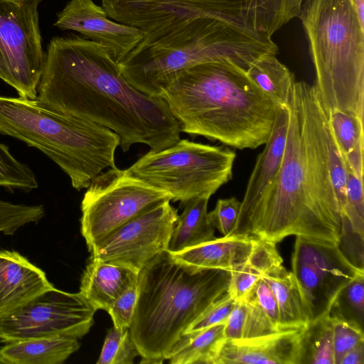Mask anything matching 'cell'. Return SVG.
Returning a JSON list of instances; mask_svg holds the SVG:
<instances>
[{"label": "cell", "instance_id": "cell-29", "mask_svg": "<svg viewBox=\"0 0 364 364\" xmlns=\"http://www.w3.org/2000/svg\"><path fill=\"white\" fill-rule=\"evenodd\" d=\"M38 186L32 169L16 159L7 145L0 142V187L29 192Z\"/></svg>", "mask_w": 364, "mask_h": 364}, {"label": "cell", "instance_id": "cell-16", "mask_svg": "<svg viewBox=\"0 0 364 364\" xmlns=\"http://www.w3.org/2000/svg\"><path fill=\"white\" fill-rule=\"evenodd\" d=\"M304 328L251 338H222L209 364H301Z\"/></svg>", "mask_w": 364, "mask_h": 364}, {"label": "cell", "instance_id": "cell-10", "mask_svg": "<svg viewBox=\"0 0 364 364\" xmlns=\"http://www.w3.org/2000/svg\"><path fill=\"white\" fill-rule=\"evenodd\" d=\"M168 192L131 175L109 168L95 176L81 202V234L89 252L116 228L149 206L171 200Z\"/></svg>", "mask_w": 364, "mask_h": 364}, {"label": "cell", "instance_id": "cell-36", "mask_svg": "<svg viewBox=\"0 0 364 364\" xmlns=\"http://www.w3.org/2000/svg\"><path fill=\"white\" fill-rule=\"evenodd\" d=\"M138 298V284L130 287L111 304L107 311L113 326L119 329L129 328Z\"/></svg>", "mask_w": 364, "mask_h": 364}, {"label": "cell", "instance_id": "cell-35", "mask_svg": "<svg viewBox=\"0 0 364 364\" xmlns=\"http://www.w3.org/2000/svg\"><path fill=\"white\" fill-rule=\"evenodd\" d=\"M242 301L246 304V315L242 339L262 336L282 331L255 302L250 300Z\"/></svg>", "mask_w": 364, "mask_h": 364}, {"label": "cell", "instance_id": "cell-22", "mask_svg": "<svg viewBox=\"0 0 364 364\" xmlns=\"http://www.w3.org/2000/svg\"><path fill=\"white\" fill-rule=\"evenodd\" d=\"M262 277L269 284L277 300L282 330L306 326L310 317L295 277L282 264L272 267Z\"/></svg>", "mask_w": 364, "mask_h": 364}, {"label": "cell", "instance_id": "cell-13", "mask_svg": "<svg viewBox=\"0 0 364 364\" xmlns=\"http://www.w3.org/2000/svg\"><path fill=\"white\" fill-rule=\"evenodd\" d=\"M95 311L80 292L54 287L0 318V343L56 336L81 338L93 325Z\"/></svg>", "mask_w": 364, "mask_h": 364}, {"label": "cell", "instance_id": "cell-2", "mask_svg": "<svg viewBox=\"0 0 364 364\" xmlns=\"http://www.w3.org/2000/svg\"><path fill=\"white\" fill-rule=\"evenodd\" d=\"M280 169L231 235L278 243L291 235L340 245L343 220L324 152L311 134L302 136L293 97Z\"/></svg>", "mask_w": 364, "mask_h": 364}, {"label": "cell", "instance_id": "cell-21", "mask_svg": "<svg viewBox=\"0 0 364 364\" xmlns=\"http://www.w3.org/2000/svg\"><path fill=\"white\" fill-rule=\"evenodd\" d=\"M80 346L69 336H46L6 343L0 348L2 364H61Z\"/></svg>", "mask_w": 364, "mask_h": 364}, {"label": "cell", "instance_id": "cell-3", "mask_svg": "<svg viewBox=\"0 0 364 364\" xmlns=\"http://www.w3.org/2000/svg\"><path fill=\"white\" fill-rule=\"evenodd\" d=\"M161 97L181 132L237 149H255L269 139L282 107L228 60L208 62L181 73Z\"/></svg>", "mask_w": 364, "mask_h": 364}, {"label": "cell", "instance_id": "cell-42", "mask_svg": "<svg viewBox=\"0 0 364 364\" xmlns=\"http://www.w3.org/2000/svg\"><path fill=\"white\" fill-rule=\"evenodd\" d=\"M1 344V343H0ZM1 348V347H0Z\"/></svg>", "mask_w": 364, "mask_h": 364}, {"label": "cell", "instance_id": "cell-1", "mask_svg": "<svg viewBox=\"0 0 364 364\" xmlns=\"http://www.w3.org/2000/svg\"><path fill=\"white\" fill-rule=\"evenodd\" d=\"M37 98L53 111L112 130L124 151L135 144L159 151L180 139L166 102L135 88L106 48L85 37L50 41Z\"/></svg>", "mask_w": 364, "mask_h": 364}, {"label": "cell", "instance_id": "cell-18", "mask_svg": "<svg viewBox=\"0 0 364 364\" xmlns=\"http://www.w3.org/2000/svg\"><path fill=\"white\" fill-rule=\"evenodd\" d=\"M289 107L279 112L272 133L258 155L241 201L237 222L245 218L276 178L283 159L289 129ZM236 222V223H237Z\"/></svg>", "mask_w": 364, "mask_h": 364}, {"label": "cell", "instance_id": "cell-8", "mask_svg": "<svg viewBox=\"0 0 364 364\" xmlns=\"http://www.w3.org/2000/svg\"><path fill=\"white\" fill-rule=\"evenodd\" d=\"M304 0H101L114 21L156 35L210 18L266 38L298 17Z\"/></svg>", "mask_w": 364, "mask_h": 364}, {"label": "cell", "instance_id": "cell-15", "mask_svg": "<svg viewBox=\"0 0 364 364\" xmlns=\"http://www.w3.org/2000/svg\"><path fill=\"white\" fill-rule=\"evenodd\" d=\"M105 9L92 0H70L58 14L55 26L75 31L102 45L117 63L144 38V33L133 26L113 21Z\"/></svg>", "mask_w": 364, "mask_h": 364}, {"label": "cell", "instance_id": "cell-11", "mask_svg": "<svg viewBox=\"0 0 364 364\" xmlns=\"http://www.w3.org/2000/svg\"><path fill=\"white\" fill-rule=\"evenodd\" d=\"M42 0H0V79L21 97L35 99L46 53L38 6Z\"/></svg>", "mask_w": 364, "mask_h": 364}, {"label": "cell", "instance_id": "cell-6", "mask_svg": "<svg viewBox=\"0 0 364 364\" xmlns=\"http://www.w3.org/2000/svg\"><path fill=\"white\" fill-rule=\"evenodd\" d=\"M0 134L34 147L69 177L77 191L87 188L107 168L115 167L119 136L92 122L63 114L36 97L0 95Z\"/></svg>", "mask_w": 364, "mask_h": 364}, {"label": "cell", "instance_id": "cell-39", "mask_svg": "<svg viewBox=\"0 0 364 364\" xmlns=\"http://www.w3.org/2000/svg\"><path fill=\"white\" fill-rule=\"evenodd\" d=\"M245 315V302H237L225 323L223 338L242 339Z\"/></svg>", "mask_w": 364, "mask_h": 364}, {"label": "cell", "instance_id": "cell-14", "mask_svg": "<svg viewBox=\"0 0 364 364\" xmlns=\"http://www.w3.org/2000/svg\"><path fill=\"white\" fill-rule=\"evenodd\" d=\"M170 201L155 203L116 228L90 251V258L140 272L156 257L168 251L178 215Z\"/></svg>", "mask_w": 364, "mask_h": 364}, {"label": "cell", "instance_id": "cell-5", "mask_svg": "<svg viewBox=\"0 0 364 364\" xmlns=\"http://www.w3.org/2000/svg\"><path fill=\"white\" fill-rule=\"evenodd\" d=\"M278 50L272 38L250 35L216 19L198 18L163 33L144 36L118 66L135 88L161 97L181 73L196 65L228 60L247 70L260 57L277 55Z\"/></svg>", "mask_w": 364, "mask_h": 364}, {"label": "cell", "instance_id": "cell-17", "mask_svg": "<svg viewBox=\"0 0 364 364\" xmlns=\"http://www.w3.org/2000/svg\"><path fill=\"white\" fill-rule=\"evenodd\" d=\"M54 288L45 272L15 250H0V318Z\"/></svg>", "mask_w": 364, "mask_h": 364}, {"label": "cell", "instance_id": "cell-28", "mask_svg": "<svg viewBox=\"0 0 364 364\" xmlns=\"http://www.w3.org/2000/svg\"><path fill=\"white\" fill-rule=\"evenodd\" d=\"M307 363L336 364L330 311L304 328L301 364Z\"/></svg>", "mask_w": 364, "mask_h": 364}, {"label": "cell", "instance_id": "cell-38", "mask_svg": "<svg viewBox=\"0 0 364 364\" xmlns=\"http://www.w3.org/2000/svg\"><path fill=\"white\" fill-rule=\"evenodd\" d=\"M244 300L255 302L271 321L282 330L279 326V310L276 298L270 287L262 276Z\"/></svg>", "mask_w": 364, "mask_h": 364}, {"label": "cell", "instance_id": "cell-34", "mask_svg": "<svg viewBox=\"0 0 364 364\" xmlns=\"http://www.w3.org/2000/svg\"><path fill=\"white\" fill-rule=\"evenodd\" d=\"M241 201L235 197L218 199L215 208L208 213V219L223 236L231 235L236 224Z\"/></svg>", "mask_w": 364, "mask_h": 364}, {"label": "cell", "instance_id": "cell-19", "mask_svg": "<svg viewBox=\"0 0 364 364\" xmlns=\"http://www.w3.org/2000/svg\"><path fill=\"white\" fill-rule=\"evenodd\" d=\"M139 274L129 267L90 257L79 292L95 311H107L119 296L138 284Z\"/></svg>", "mask_w": 364, "mask_h": 364}, {"label": "cell", "instance_id": "cell-4", "mask_svg": "<svg viewBox=\"0 0 364 364\" xmlns=\"http://www.w3.org/2000/svg\"><path fill=\"white\" fill-rule=\"evenodd\" d=\"M230 272L197 269L167 251L139 274L138 298L129 327L141 363L159 364L188 328L228 291Z\"/></svg>", "mask_w": 364, "mask_h": 364}, {"label": "cell", "instance_id": "cell-40", "mask_svg": "<svg viewBox=\"0 0 364 364\" xmlns=\"http://www.w3.org/2000/svg\"><path fill=\"white\" fill-rule=\"evenodd\" d=\"M338 364H364V344L358 346L344 353Z\"/></svg>", "mask_w": 364, "mask_h": 364}, {"label": "cell", "instance_id": "cell-41", "mask_svg": "<svg viewBox=\"0 0 364 364\" xmlns=\"http://www.w3.org/2000/svg\"><path fill=\"white\" fill-rule=\"evenodd\" d=\"M362 26H364V0H350Z\"/></svg>", "mask_w": 364, "mask_h": 364}, {"label": "cell", "instance_id": "cell-9", "mask_svg": "<svg viewBox=\"0 0 364 364\" xmlns=\"http://www.w3.org/2000/svg\"><path fill=\"white\" fill-rule=\"evenodd\" d=\"M235 158L236 153L227 146L179 139L166 149L151 150L127 170L181 204L210 198L231 180Z\"/></svg>", "mask_w": 364, "mask_h": 364}, {"label": "cell", "instance_id": "cell-30", "mask_svg": "<svg viewBox=\"0 0 364 364\" xmlns=\"http://www.w3.org/2000/svg\"><path fill=\"white\" fill-rule=\"evenodd\" d=\"M139 355L129 328L119 329L113 326L107 333L97 364H132Z\"/></svg>", "mask_w": 364, "mask_h": 364}, {"label": "cell", "instance_id": "cell-37", "mask_svg": "<svg viewBox=\"0 0 364 364\" xmlns=\"http://www.w3.org/2000/svg\"><path fill=\"white\" fill-rule=\"evenodd\" d=\"M236 303L228 291L193 323L184 333L201 331L218 323H225Z\"/></svg>", "mask_w": 364, "mask_h": 364}, {"label": "cell", "instance_id": "cell-31", "mask_svg": "<svg viewBox=\"0 0 364 364\" xmlns=\"http://www.w3.org/2000/svg\"><path fill=\"white\" fill-rule=\"evenodd\" d=\"M336 364L347 351L364 344L363 326L333 306L330 311Z\"/></svg>", "mask_w": 364, "mask_h": 364}, {"label": "cell", "instance_id": "cell-27", "mask_svg": "<svg viewBox=\"0 0 364 364\" xmlns=\"http://www.w3.org/2000/svg\"><path fill=\"white\" fill-rule=\"evenodd\" d=\"M225 323L183 334L171 351V364H209L217 343L223 338Z\"/></svg>", "mask_w": 364, "mask_h": 364}, {"label": "cell", "instance_id": "cell-12", "mask_svg": "<svg viewBox=\"0 0 364 364\" xmlns=\"http://www.w3.org/2000/svg\"><path fill=\"white\" fill-rule=\"evenodd\" d=\"M291 267L310 321L328 313L345 286L364 274L340 245L302 237H296Z\"/></svg>", "mask_w": 364, "mask_h": 364}, {"label": "cell", "instance_id": "cell-20", "mask_svg": "<svg viewBox=\"0 0 364 364\" xmlns=\"http://www.w3.org/2000/svg\"><path fill=\"white\" fill-rule=\"evenodd\" d=\"M253 237L231 235L170 253L181 264L197 269L231 271L244 263L252 248Z\"/></svg>", "mask_w": 364, "mask_h": 364}, {"label": "cell", "instance_id": "cell-26", "mask_svg": "<svg viewBox=\"0 0 364 364\" xmlns=\"http://www.w3.org/2000/svg\"><path fill=\"white\" fill-rule=\"evenodd\" d=\"M249 78L281 107H289L293 97L295 77L276 57L266 54L246 70Z\"/></svg>", "mask_w": 364, "mask_h": 364}, {"label": "cell", "instance_id": "cell-23", "mask_svg": "<svg viewBox=\"0 0 364 364\" xmlns=\"http://www.w3.org/2000/svg\"><path fill=\"white\" fill-rule=\"evenodd\" d=\"M209 198L198 197L181 204L183 210L173 227L168 252H178L216 238L208 215Z\"/></svg>", "mask_w": 364, "mask_h": 364}, {"label": "cell", "instance_id": "cell-32", "mask_svg": "<svg viewBox=\"0 0 364 364\" xmlns=\"http://www.w3.org/2000/svg\"><path fill=\"white\" fill-rule=\"evenodd\" d=\"M346 204L342 215L343 224L360 239L364 240L363 179L347 169Z\"/></svg>", "mask_w": 364, "mask_h": 364}, {"label": "cell", "instance_id": "cell-24", "mask_svg": "<svg viewBox=\"0 0 364 364\" xmlns=\"http://www.w3.org/2000/svg\"><path fill=\"white\" fill-rule=\"evenodd\" d=\"M326 116L331 135L346 168L363 179V120L338 109Z\"/></svg>", "mask_w": 364, "mask_h": 364}, {"label": "cell", "instance_id": "cell-25", "mask_svg": "<svg viewBox=\"0 0 364 364\" xmlns=\"http://www.w3.org/2000/svg\"><path fill=\"white\" fill-rule=\"evenodd\" d=\"M253 237L252 251L247 260L230 271L228 293L236 302L245 299L264 272L283 262L276 243Z\"/></svg>", "mask_w": 364, "mask_h": 364}, {"label": "cell", "instance_id": "cell-33", "mask_svg": "<svg viewBox=\"0 0 364 364\" xmlns=\"http://www.w3.org/2000/svg\"><path fill=\"white\" fill-rule=\"evenodd\" d=\"M333 306L345 316L357 321L363 326L364 274L357 275L345 286Z\"/></svg>", "mask_w": 364, "mask_h": 364}, {"label": "cell", "instance_id": "cell-7", "mask_svg": "<svg viewBox=\"0 0 364 364\" xmlns=\"http://www.w3.org/2000/svg\"><path fill=\"white\" fill-rule=\"evenodd\" d=\"M300 18L326 115L364 118V26L350 0H304Z\"/></svg>", "mask_w": 364, "mask_h": 364}]
</instances>
